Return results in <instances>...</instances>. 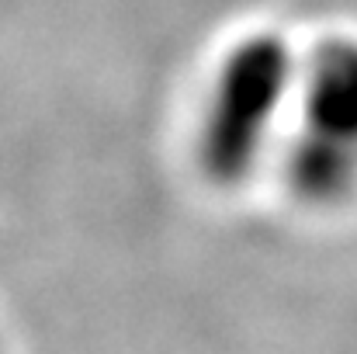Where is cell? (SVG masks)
<instances>
[{
  "label": "cell",
  "instance_id": "cell-1",
  "mask_svg": "<svg viewBox=\"0 0 357 354\" xmlns=\"http://www.w3.org/2000/svg\"><path fill=\"white\" fill-rule=\"evenodd\" d=\"M302 56L284 31H246L222 52L195 128V160L212 188H239L291 118Z\"/></svg>",
  "mask_w": 357,
  "mask_h": 354
},
{
  "label": "cell",
  "instance_id": "cell-2",
  "mask_svg": "<svg viewBox=\"0 0 357 354\" xmlns=\"http://www.w3.org/2000/svg\"><path fill=\"white\" fill-rule=\"evenodd\" d=\"M284 177L316 209L340 205L357 188V38L330 35L302 59L291 105Z\"/></svg>",
  "mask_w": 357,
  "mask_h": 354
},
{
  "label": "cell",
  "instance_id": "cell-3",
  "mask_svg": "<svg viewBox=\"0 0 357 354\" xmlns=\"http://www.w3.org/2000/svg\"><path fill=\"white\" fill-rule=\"evenodd\" d=\"M0 354H3V341H0Z\"/></svg>",
  "mask_w": 357,
  "mask_h": 354
}]
</instances>
